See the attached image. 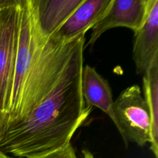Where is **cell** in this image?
I'll use <instances>...</instances> for the list:
<instances>
[{
	"mask_svg": "<svg viewBox=\"0 0 158 158\" xmlns=\"http://www.w3.org/2000/svg\"><path fill=\"white\" fill-rule=\"evenodd\" d=\"M77 155H76L73 147L70 143V144L62 148V149L29 158H74Z\"/></svg>",
	"mask_w": 158,
	"mask_h": 158,
	"instance_id": "obj_11",
	"label": "cell"
},
{
	"mask_svg": "<svg viewBox=\"0 0 158 158\" xmlns=\"http://www.w3.org/2000/svg\"><path fill=\"white\" fill-rule=\"evenodd\" d=\"M84 0H30L37 28L44 38L58 31Z\"/></svg>",
	"mask_w": 158,
	"mask_h": 158,
	"instance_id": "obj_8",
	"label": "cell"
},
{
	"mask_svg": "<svg viewBox=\"0 0 158 158\" xmlns=\"http://www.w3.org/2000/svg\"><path fill=\"white\" fill-rule=\"evenodd\" d=\"M143 91L151 118L150 148L155 158H158V60L143 74Z\"/></svg>",
	"mask_w": 158,
	"mask_h": 158,
	"instance_id": "obj_10",
	"label": "cell"
},
{
	"mask_svg": "<svg viewBox=\"0 0 158 158\" xmlns=\"http://www.w3.org/2000/svg\"><path fill=\"white\" fill-rule=\"evenodd\" d=\"M133 59L137 74H144L158 60V0H150L144 23L134 33Z\"/></svg>",
	"mask_w": 158,
	"mask_h": 158,
	"instance_id": "obj_6",
	"label": "cell"
},
{
	"mask_svg": "<svg viewBox=\"0 0 158 158\" xmlns=\"http://www.w3.org/2000/svg\"><path fill=\"white\" fill-rule=\"evenodd\" d=\"M111 2L112 0H84L51 37L66 43L85 35L105 15Z\"/></svg>",
	"mask_w": 158,
	"mask_h": 158,
	"instance_id": "obj_7",
	"label": "cell"
},
{
	"mask_svg": "<svg viewBox=\"0 0 158 158\" xmlns=\"http://www.w3.org/2000/svg\"><path fill=\"white\" fill-rule=\"evenodd\" d=\"M85 35L49 94L23 119L0 130V151L13 158H29L62 149L90 114L82 94Z\"/></svg>",
	"mask_w": 158,
	"mask_h": 158,
	"instance_id": "obj_1",
	"label": "cell"
},
{
	"mask_svg": "<svg viewBox=\"0 0 158 158\" xmlns=\"http://www.w3.org/2000/svg\"><path fill=\"white\" fill-rule=\"evenodd\" d=\"M2 126H3V119L0 117V130H1V128L2 127Z\"/></svg>",
	"mask_w": 158,
	"mask_h": 158,
	"instance_id": "obj_14",
	"label": "cell"
},
{
	"mask_svg": "<svg viewBox=\"0 0 158 158\" xmlns=\"http://www.w3.org/2000/svg\"><path fill=\"white\" fill-rule=\"evenodd\" d=\"M0 158H13V157H9V156L6 155V154H5L4 153H2L1 151H0Z\"/></svg>",
	"mask_w": 158,
	"mask_h": 158,
	"instance_id": "obj_13",
	"label": "cell"
},
{
	"mask_svg": "<svg viewBox=\"0 0 158 158\" xmlns=\"http://www.w3.org/2000/svg\"><path fill=\"white\" fill-rule=\"evenodd\" d=\"M75 158H78L76 156ZM82 158H95L94 154L87 149L82 150Z\"/></svg>",
	"mask_w": 158,
	"mask_h": 158,
	"instance_id": "obj_12",
	"label": "cell"
},
{
	"mask_svg": "<svg viewBox=\"0 0 158 158\" xmlns=\"http://www.w3.org/2000/svg\"><path fill=\"white\" fill-rule=\"evenodd\" d=\"M74 158H75V157H74Z\"/></svg>",
	"mask_w": 158,
	"mask_h": 158,
	"instance_id": "obj_15",
	"label": "cell"
},
{
	"mask_svg": "<svg viewBox=\"0 0 158 158\" xmlns=\"http://www.w3.org/2000/svg\"><path fill=\"white\" fill-rule=\"evenodd\" d=\"M19 12L20 0H0V117L3 124L10 106Z\"/></svg>",
	"mask_w": 158,
	"mask_h": 158,
	"instance_id": "obj_4",
	"label": "cell"
},
{
	"mask_svg": "<svg viewBox=\"0 0 158 158\" xmlns=\"http://www.w3.org/2000/svg\"><path fill=\"white\" fill-rule=\"evenodd\" d=\"M82 94L86 107H98L118 127L114 112V100L109 83L95 68L85 65L82 72Z\"/></svg>",
	"mask_w": 158,
	"mask_h": 158,
	"instance_id": "obj_9",
	"label": "cell"
},
{
	"mask_svg": "<svg viewBox=\"0 0 158 158\" xmlns=\"http://www.w3.org/2000/svg\"><path fill=\"white\" fill-rule=\"evenodd\" d=\"M138 85L123 89L114 102V112L126 148L132 141L144 147L151 141V118L148 106Z\"/></svg>",
	"mask_w": 158,
	"mask_h": 158,
	"instance_id": "obj_3",
	"label": "cell"
},
{
	"mask_svg": "<svg viewBox=\"0 0 158 158\" xmlns=\"http://www.w3.org/2000/svg\"><path fill=\"white\" fill-rule=\"evenodd\" d=\"M46 40L37 28L30 0H20L19 22L12 71L10 106L3 126L15 113L26 80L40 49Z\"/></svg>",
	"mask_w": 158,
	"mask_h": 158,
	"instance_id": "obj_2",
	"label": "cell"
},
{
	"mask_svg": "<svg viewBox=\"0 0 158 158\" xmlns=\"http://www.w3.org/2000/svg\"><path fill=\"white\" fill-rule=\"evenodd\" d=\"M149 5L150 0H112L105 15L92 28L84 50L92 48L102 34L113 28L126 27L137 32L144 23Z\"/></svg>",
	"mask_w": 158,
	"mask_h": 158,
	"instance_id": "obj_5",
	"label": "cell"
}]
</instances>
